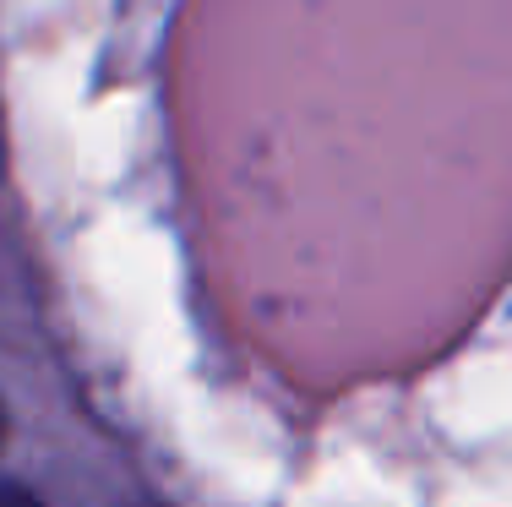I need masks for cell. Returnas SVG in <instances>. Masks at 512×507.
I'll use <instances>...</instances> for the list:
<instances>
[{"mask_svg":"<svg viewBox=\"0 0 512 507\" xmlns=\"http://www.w3.org/2000/svg\"><path fill=\"white\" fill-rule=\"evenodd\" d=\"M0 507H39L28 497V491H17V486H0Z\"/></svg>","mask_w":512,"mask_h":507,"instance_id":"1","label":"cell"}]
</instances>
